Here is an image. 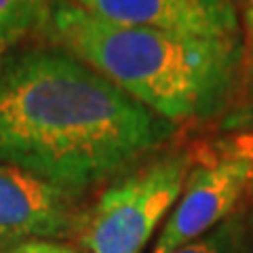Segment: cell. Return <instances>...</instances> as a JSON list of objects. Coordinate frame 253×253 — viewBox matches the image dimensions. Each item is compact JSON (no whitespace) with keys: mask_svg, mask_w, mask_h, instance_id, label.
I'll list each match as a JSON object with an SVG mask.
<instances>
[{"mask_svg":"<svg viewBox=\"0 0 253 253\" xmlns=\"http://www.w3.org/2000/svg\"><path fill=\"white\" fill-rule=\"evenodd\" d=\"M9 253H76V251L51 241H26Z\"/></svg>","mask_w":253,"mask_h":253,"instance_id":"10","label":"cell"},{"mask_svg":"<svg viewBox=\"0 0 253 253\" xmlns=\"http://www.w3.org/2000/svg\"><path fill=\"white\" fill-rule=\"evenodd\" d=\"M239 228H241V213L234 211L224 224H219L211 232L199 236L196 241L188 243L171 253H234Z\"/></svg>","mask_w":253,"mask_h":253,"instance_id":"7","label":"cell"},{"mask_svg":"<svg viewBox=\"0 0 253 253\" xmlns=\"http://www.w3.org/2000/svg\"><path fill=\"white\" fill-rule=\"evenodd\" d=\"M251 2H253V0H251Z\"/></svg>","mask_w":253,"mask_h":253,"instance_id":"13","label":"cell"},{"mask_svg":"<svg viewBox=\"0 0 253 253\" xmlns=\"http://www.w3.org/2000/svg\"><path fill=\"white\" fill-rule=\"evenodd\" d=\"M251 179L253 156L249 154H234L192 169L152 253H171L224 224Z\"/></svg>","mask_w":253,"mask_h":253,"instance_id":"4","label":"cell"},{"mask_svg":"<svg viewBox=\"0 0 253 253\" xmlns=\"http://www.w3.org/2000/svg\"><path fill=\"white\" fill-rule=\"evenodd\" d=\"M239 213H241V228H239L234 253H253V209L245 207L239 209Z\"/></svg>","mask_w":253,"mask_h":253,"instance_id":"9","label":"cell"},{"mask_svg":"<svg viewBox=\"0 0 253 253\" xmlns=\"http://www.w3.org/2000/svg\"><path fill=\"white\" fill-rule=\"evenodd\" d=\"M74 194L0 163V236L49 241L72 232Z\"/></svg>","mask_w":253,"mask_h":253,"instance_id":"6","label":"cell"},{"mask_svg":"<svg viewBox=\"0 0 253 253\" xmlns=\"http://www.w3.org/2000/svg\"><path fill=\"white\" fill-rule=\"evenodd\" d=\"M46 26L61 49L169 123L219 112L243 55L241 41L121 26L86 13L72 0H53L46 6Z\"/></svg>","mask_w":253,"mask_h":253,"instance_id":"2","label":"cell"},{"mask_svg":"<svg viewBox=\"0 0 253 253\" xmlns=\"http://www.w3.org/2000/svg\"><path fill=\"white\" fill-rule=\"evenodd\" d=\"M86 13L121 26L209 41H241L234 0H72Z\"/></svg>","mask_w":253,"mask_h":253,"instance_id":"5","label":"cell"},{"mask_svg":"<svg viewBox=\"0 0 253 253\" xmlns=\"http://www.w3.org/2000/svg\"><path fill=\"white\" fill-rule=\"evenodd\" d=\"M245 26L249 32V41H251V66H253V6H249L245 13Z\"/></svg>","mask_w":253,"mask_h":253,"instance_id":"11","label":"cell"},{"mask_svg":"<svg viewBox=\"0 0 253 253\" xmlns=\"http://www.w3.org/2000/svg\"><path fill=\"white\" fill-rule=\"evenodd\" d=\"M249 190H251V196H253V179H251V186H249Z\"/></svg>","mask_w":253,"mask_h":253,"instance_id":"12","label":"cell"},{"mask_svg":"<svg viewBox=\"0 0 253 253\" xmlns=\"http://www.w3.org/2000/svg\"><path fill=\"white\" fill-rule=\"evenodd\" d=\"M41 4L42 0H0V42L30 26Z\"/></svg>","mask_w":253,"mask_h":253,"instance_id":"8","label":"cell"},{"mask_svg":"<svg viewBox=\"0 0 253 253\" xmlns=\"http://www.w3.org/2000/svg\"><path fill=\"white\" fill-rule=\"evenodd\" d=\"M169 133V121L61 46L0 61V163L74 196Z\"/></svg>","mask_w":253,"mask_h":253,"instance_id":"1","label":"cell"},{"mask_svg":"<svg viewBox=\"0 0 253 253\" xmlns=\"http://www.w3.org/2000/svg\"><path fill=\"white\" fill-rule=\"evenodd\" d=\"M188 173L186 154H173L135 171L78 213L70 234L86 253H141L179 201Z\"/></svg>","mask_w":253,"mask_h":253,"instance_id":"3","label":"cell"}]
</instances>
